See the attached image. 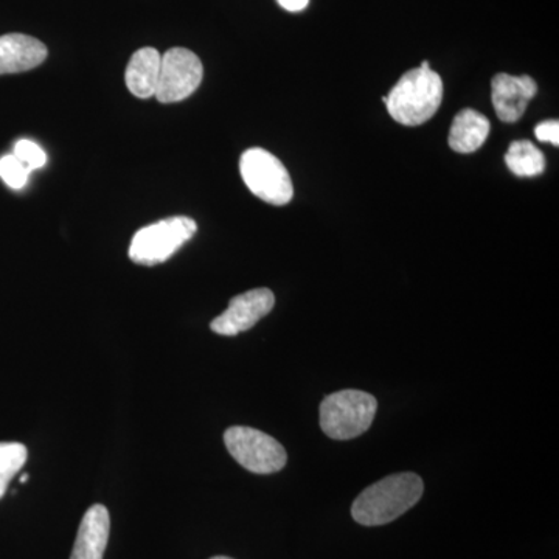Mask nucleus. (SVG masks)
I'll return each mask as SVG.
<instances>
[{
	"label": "nucleus",
	"instance_id": "9",
	"mask_svg": "<svg viewBox=\"0 0 559 559\" xmlns=\"http://www.w3.org/2000/svg\"><path fill=\"white\" fill-rule=\"evenodd\" d=\"M536 92L538 84L532 76L496 75L492 79V105L499 119L506 123L520 120Z\"/></svg>",
	"mask_w": 559,
	"mask_h": 559
},
{
	"label": "nucleus",
	"instance_id": "10",
	"mask_svg": "<svg viewBox=\"0 0 559 559\" xmlns=\"http://www.w3.org/2000/svg\"><path fill=\"white\" fill-rule=\"evenodd\" d=\"M47 47L39 39L22 33L0 36V75L27 72L47 58Z\"/></svg>",
	"mask_w": 559,
	"mask_h": 559
},
{
	"label": "nucleus",
	"instance_id": "12",
	"mask_svg": "<svg viewBox=\"0 0 559 559\" xmlns=\"http://www.w3.org/2000/svg\"><path fill=\"white\" fill-rule=\"evenodd\" d=\"M162 55L153 47H143L132 55L127 68L128 90L138 98H151L156 95L159 84Z\"/></svg>",
	"mask_w": 559,
	"mask_h": 559
},
{
	"label": "nucleus",
	"instance_id": "20",
	"mask_svg": "<svg viewBox=\"0 0 559 559\" xmlns=\"http://www.w3.org/2000/svg\"><path fill=\"white\" fill-rule=\"evenodd\" d=\"M28 480V474H24V476H21V484H24V481Z\"/></svg>",
	"mask_w": 559,
	"mask_h": 559
},
{
	"label": "nucleus",
	"instance_id": "14",
	"mask_svg": "<svg viewBox=\"0 0 559 559\" xmlns=\"http://www.w3.org/2000/svg\"><path fill=\"white\" fill-rule=\"evenodd\" d=\"M507 167L520 178H533L546 168V159L540 150L528 140H518L510 145L506 156Z\"/></svg>",
	"mask_w": 559,
	"mask_h": 559
},
{
	"label": "nucleus",
	"instance_id": "19",
	"mask_svg": "<svg viewBox=\"0 0 559 559\" xmlns=\"http://www.w3.org/2000/svg\"><path fill=\"white\" fill-rule=\"evenodd\" d=\"M280 7H283L286 11H293V13H297V11H301L307 9L310 0H277Z\"/></svg>",
	"mask_w": 559,
	"mask_h": 559
},
{
	"label": "nucleus",
	"instance_id": "21",
	"mask_svg": "<svg viewBox=\"0 0 559 559\" xmlns=\"http://www.w3.org/2000/svg\"><path fill=\"white\" fill-rule=\"evenodd\" d=\"M210 559H231V558H227V557H215V558H210Z\"/></svg>",
	"mask_w": 559,
	"mask_h": 559
},
{
	"label": "nucleus",
	"instance_id": "15",
	"mask_svg": "<svg viewBox=\"0 0 559 559\" xmlns=\"http://www.w3.org/2000/svg\"><path fill=\"white\" fill-rule=\"evenodd\" d=\"M27 448L22 443H0V499L5 496L10 481L24 468Z\"/></svg>",
	"mask_w": 559,
	"mask_h": 559
},
{
	"label": "nucleus",
	"instance_id": "2",
	"mask_svg": "<svg viewBox=\"0 0 559 559\" xmlns=\"http://www.w3.org/2000/svg\"><path fill=\"white\" fill-rule=\"evenodd\" d=\"M441 102L443 81L430 69L429 61L404 73L385 97L390 117L406 127H418L432 119Z\"/></svg>",
	"mask_w": 559,
	"mask_h": 559
},
{
	"label": "nucleus",
	"instance_id": "5",
	"mask_svg": "<svg viewBox=\"0 0 559 559\" xmlns=\"http://www.w3.org/2000/svg\"><path fill=\"white\" fill-rule=\"evenodd\" d=\"M241 178L261 201L286 205L294 197L293 180L282 160L263 148L246 151L240 160Z\"/></svg>",
	"mask_w": 559,
	"mask_h": 559
},
{
	"label": "nucleus",
	"instance_id": "16",
	"mask_svg": "<svg viewBox=\"0 0 559 559\" xmlns=\"http://www.w3.org/2000/svg\"><path fill=\"white\" fill-rule=\"evenodd\" d=\"M31 171L24 167V164L16 156H3L0 159V178L13 190L24 189L27 183Z\"/></svg>",
	"mask_w": 559,
	"mask_h": 559
},
{
	"label": "nucleus",
	"instance_id": "1",
	"mask_svg": "<svg viewBox=\"0 0 559 559\" xmlns=\"http://www.w3.org/2000/svg\"><path fill=\"white\" fill-rule=\"evenodd\" d=\"M423 491L425 484L417 474H392L360 492L353 502V520L366 527L390 524L417 506Z\"/></svg>",
	"mask_w": 559,
	"mask_h": 559
},
{
	"label": "nucleus",
	"instance_id": "18",
	"mask_svg": "<svg viewBox=\"0 0 559 559\" xmlns=\"http://www.w3.org/2000/svg\"><path fill=\"white\" fill-rule=\"evenodd\" d=\"M536 139L539 142L551 143V145H559V123L557 120L543 121L536 127Z\"/></svg>",
	"mask_w": 559,
	"mask_h": 559
},
{
	"label": "nucleus",
	"instance_id": "3",
	"mask_svg": "<svg viewBox=\"0 0 559 559\" xmlns=\"http://www.w3.org/2000/svg\"><path fill=\"white\" fill-rule=\"evenodd\" d=\"M378 401L362 390H341L320 404V428L333 440H352L370 429Z\"/></svg>",
	"mask_w": 559,
	"mask_h": 559
},
{
	"label": "nucleus",
	"instance_id": "11",
	"mask_svg": "<svg viewBox=\"0 0 559 559\" xmlns=\"http://www.w3.org/2000/svg\"><path fill=\"white\" fill-rule=\"evenodd\" d=\"M110 532L109 511L94 506L84 514L70 559H103Z\"/></svg>",
	"mask_w": 559,
	"mask_h": 559
},
{
	"label": "nucleus",
	"instance_id": "4",
	"mask_svg": "<svg viewBox=\"0 0 559 559\" xmlns=\"http://www.w3.org/2000/svg\"><path fill=\"white\" fill-rule=\"evenodd\" d=\"M198 226L187 216H173L143 227L131 241L130 259L142 266L165 263L197 234Z\"/></svg>",
	"mask_w": 559,
	"mask_h": 559
},
{
	"label": "nucleus",
	"instance_id": "8",
	"mask_svg": "<svg viewBox=\"0 0 559 559\" xmlns=\"http://www.w3.org/2000/svg\"><path fill=\"white\" fill-rule=\"evenodd\" d=\"M275 305L274 293L267 288L248 290L230 300L229 308L210 323L221 336H237L253 329L259 320L270 314Z\"/></svg>",
	"mask_w": 559,
	"mask_h": 559
},
{
	"label": "nucleus",
	"instance_id": "6",
	"mask_svg": "<svg viewBox=\"0 0 559 559\" xmlns=\"http://www.w3.org/2000/svg\"><path fill=\"white\" fill-rule=\"evenodd\" d=\"M224 443L231 457L250 473H278L288 462L285 448L259 429L234 426L224 433Z\"/></svg>",
	"mask_w": 559,
	"mask_h": 559
},
{
	"label": "nucleus",
	"instance_id": "7",
	"mask_svg": "<svg viewBox=\"0 0 559 559\" xmlns=\"http://www.w3.org/2000/svg\"><path fill=\"white\" fill-rule=\"evenodd\" d=\"M204 68L193 51L175 47L162 57L156 95L160 103H178L189 98L200 87Z\"/></svg>",
	"mask_w": 559,
	"mask_h": 559
},
{
	"label": "nucleus",
	"instance_id": "13",
	"mask_svg": "<svg viewBox=\"0 0 559 559\" xmlns=\"http://www.w3.org/2000/svg\"><path fill=\"white\" fill-rule=\"evenodd\" d=\"M491 124L484 114L474 109L460 110L452 121L450 131V146L457 153H474L484 145L488 139Z\"/></svg>",
	"mask_w": 559,
	"mask_h": 559
},
{
	"label": "nucleus",
	"instance_id": "17",
	"mask_svg": "<svg viewBox=\"0 0 559 559\" xmlns=\"http://www.w3.org/2000/svg\"><path fill=\"white\" fill-rule=\"evenodd\" d=\"M13 156L24 164L28 171L39 170L46 165L47 156L39 145H36L32 140L22 139L14 145Z\"/></svg>",
	"mask_w": 559,
	"mask_h": 559
}]
</instances>
